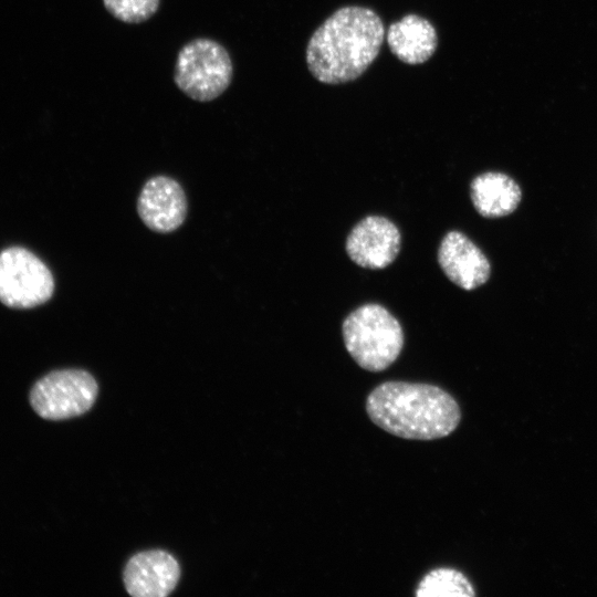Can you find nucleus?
<instances>
[{
  "mask_svg": "<svg viewBox=\"0 0 597 597\" xmlns=\"http://www.w3.org/2000/svg\"><path fill=\"white\" fill-rule=\"evenodd\" d=\"M384 36L383 20L373 9L358 6L339 8L310 38L307 67L321 83L354 81L376 60Z\"/></svg>",
  "mask_w": 597,
  "mask_h": 597,
  "instance_id": "f257e3e1",
  "label": "nucleus"
},
{
  "mask_svg": "<svg viewBox=\"0 0 597 597\" xmlns=\"http://www.w3.org/2000/svg\"><path fill=\"white\" fill-rule=\"evenodd\" d=\"M370 420L386 432L408 440H436L460 423L457 400L442 388L420 383L386 381L366 399Z\"/></svg>",
  "mask_w": 597,
  "mask_h": 597,
  "instance_id": "f03ea898",
  "label": "nucleus"
},
{
  "mask_svg": "<svg viewBox=\"0 0 597 597\" xmlns=\"http://www.w3.org/2000/svg\"><path fill=\"white\" fill-rule=\"evenodd\" d=\"M342 334L352 358L368 371H383L400 355L404 333L397 318L379 304H365L343 322Z\"/></svg>",
  "mask_w": 597,
  "mask_h": 597,
  "instance_id": "7ed1b4c3",
  "label": "nucleus"
},
{
  "mask_svg": "<svg viewBox=\"0 0 597 597\" xmlns=\"http://www.w3.org/2000/svg\"><path fill=\"white\" fill-rule=\"evenodd\" d=\"M233 66L227 50L211 39H195L178 52L174 81L188 97L209 102L230 85Z\"/></svg>",
  "mask_w": 597,
  "mask_h": 597,
  "instance_id": "20e7f679",
  "label": "nucleus"
},
{
  "mask_svg": "<svg viewBox=\"0 0 597 597\" xmlns=\"http://www.w3.org/2000/svg\"><path fill=\"white\" fill-rule=\"evenodd\" d=\"M97 392V383L86 370L61 369L40 378L30 390L29 401L40 417L64 420L88 411Z\"/></svg>",
  "mask_w": 597,
  "mask_h": 597,
  "instance_id": "39448f33",
  "label": "nucleus"
},
{
  "mask_svg": "<svg viewBox=\"0 0 597 597\" xmlns=\"http://www.w3.org/2000/svg\"><path fill=\"white\" fill-rule=\"evenodd\" d=\"M49 268L32 252L12 247L0 252V301L13 308H30L52 296Z\"/></svg>",
  "mask_w": 597,
  "mask_h": 597,
  "instance_id": "423d86ee",
  "label": "nucleus"
},
{
  "mask_svg": "<svg viewBox=\"0 0 597 597\" xmlns=\"http://www.w3.org/2000/svg\"><path fill=\"white\" fill-rule=\"evenodd\" d=\"M401 245L399 229L387 218L368 216L360 220L346 239V252L357 265L385 269L397 258Z\"/></svg>",
  "mask_w": 597,
  "mask_h": 597,
  "instance_id": "0eeeda50",
  "label": "nucleus"
},
{
  "mask_svg": "<svg viewBox=\"0 0 597 597\" xmlns=\"http://www.w3.org/2000/svg\"><path fill=\"white\" fill-rule=\"evenodd\" d=\"M180 567L165 551H147L134 555L126 564L123 580L134 597H165L178 584Z\"/></svg>",
  "mask_w": 597,
  "mask_h": 597,
  "instance_id": "6e6552de",
  "label": "nucleus"
},
{
  "mask_svg": "<svg viewBox=\"0 0 597 597\" xmlns=\"http://www.w3.org/2000/svg\"><path fill=\"white\" fill-rule=\"evenodd\" d=\"M438 262L446 276L457 286L472 291L490 277L485 254L463 233L448 232L438 250Z\"/></svg>",
  "mask_w": 597,
  "mask_h": 597,
  "instance_id": "1a4fd4ad",
  "label": "nucleus"
},
{
  "mask_svg": "<svg viewBox=\"0 0 597 597\" xmlns=\"http://www.w3.org/2000/svg\"><path fill=\"white\" fill-rule=\"evenodd\" d=\"M137 210L148 228L170 232L185 220L186 196L176 180L166 176L153 177L140 191Z\"/></svg>",
  "mask_w": 597,
  "mask_h": 597,
  "instance_id": "9d476101",
  "label": "nucleus"
},
{
  "mask_svg": "<svg viewBox=\"0 0 597 597\" xmlns=\"http://www.w3.org/2000/svg\"><path fill=\"white\" fill-rule=\"evenodd\" d=\"M386 40L391 53L410 65L428 61L438 46V35L432 23L415 13L391 23Z\"/></svg>",
  "mask_w": 597,
  "mask_h": 597,
  "instance_id": "9b49d317",
  "label": "nucleus"
},
{
  "mask_svg": "<svg viewBox=\"0 0 597 597\" xmlns=\"http://www.w3.org/2000/svg\"><path fill=\"white\" fill-rule=\"evenodd\" d=\"M470 195L475 210L485 218H500L514 212L522 199L517 182L499 171L476 176L470 185Z\"/></svg>",
  "mask_w": 597,
  "mask_h": 597,
  "instance_id": "f8f14e48",
  "label": "nucleus"
},
{
  "mask_svg": "<svg viewBox=\"0 0 597 597\" xmlns=\"http://www.w3.org/2000/svg\"><path fill=\"white\" fill-rule=\"evenodd\" d=\"M417 597H472L473 586L459 570L440 567L427 573L418 583Z\"/></svg>",
  "mask_w": 597,
  "mask_h": 597,
  "instance_id": "ddd939ff",
  "label": "nucleus"
},
{
  "mask_svg": "<svg viewBox=\"0 0 597 597\" xmlns=\"http://www.w3.org/2000/svg\"><path fill=\"white\" fill-rule=\"evenodd\" d=\"M160 0H103L106 10L125 23H140L153 17Z\"/></svg>",
  "mask_w": 597,
  "mask_h": 597,
  "instance_id": "4468645a",
  "label": "nucleus"
}]
</instances>
